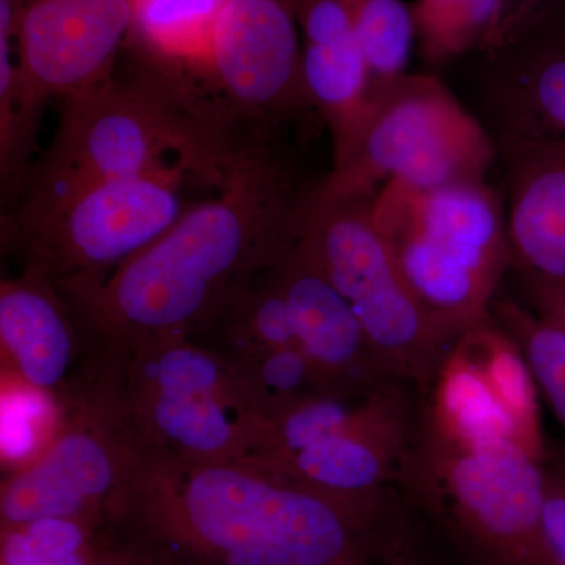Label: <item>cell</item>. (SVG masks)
I'll return each instance as SVG.
<instances>
[{"label":"cell","instance_id":"obj_1","mask_svg":"<svg viewBox=\"0 0 565 565\" xmlns=\"http://www.w3.org/2000/svg\"><path fill=\"white\" fill-rule=\"evenodd\" d=\"M313 193L270 129L253 134L214 199L98 280L55 286L109 366L139 349L215 332L230 308L292 250Z\"/></svg>","mask_w":565,"mask_h":565},{"label":"cell","instance_id":"obj_2","mask_svg":"<svg viewBox=\"0 0 565 565\" xmlns=\"http://www.w3.org/2000/svg\"><path fill=\"white\" fill-rule=\"evenodd\" d=\"M106 525L166 565H323L399 552L388 494L341 497L253 462H189L136 444Z\"/></svg>","mask_w":565,"mask_h":565},{"label":"cell","instance_id":"obj_3","mask_svg":"<svg viewBox=\"0 0 565 565\" xmlns=\"http://www.w3.org/2000/svg\"><path fill=\"white\" fill-rule=\"evenodd\" d=\"M206 107L151 74L63 99L61 125L29 181L170 177L221 189L247 147ZM25 182V184H28Z\"/></svg>","mask_w":565,"mask_h":565},{"label":"cell","instance_id":"obj_4","mask_svg":"<svg viewBox=\"0 0 565 565\" xmlns=\"http://www.w3.org/2000/svg\"><path fill=\"white\" fill-rule=\"evenodd\" d=\"M371 214L405 285L446 343L490 319L512 263L504 199L489 182L434 191L386 182Z\"/></svg>","mask_w":565,"mask_h":565},{"label":"cell","instance_id":"obj_5","mask_svg":"<svg viewBox=\"0 0 565 565\" xmlns=\"http://www.w3.org/2000/svg\"><path fill=\"white\" fill-rule=\"evenodd\" d=\"M544 456L512 440H459L419 426L399 478L470 565H553L541 531Z\"/></svg>","mask_w":565,"mask_h":565},{"label":"cell","instance_id":"obj_6","mask_svg":"<svg viewBox=\"0 0 565 565\" xmlns=\"http://www.w3.org/2000/svg\"><path fill=\"white\" fill-rule=\"evenodd\" d=\"M184 180H40L10 218L24 270L63 282L98 280L154 243L184 214Z\"/></svg>","mask_w":565,"mask_h":565},{"label":"cell","instance_id":"obj_7","mask_svg":"<svg viewBox=\"0 0 565 565\" xmlns=\"http://www.w3.org/2000/svg\"><path fill=\"white\" fill-rule=\"evenodd\" d=\"M498 159L493 134L444 82L405 74L375 102L355 150L315 199H373L386 182L422 191L487 182Z\"/></svg>","mask_w":565,"mask_h":565},{"label":"cell","instance_id":"obj_8","mask_svg":"<svg viewBox=\"0 0 565 565\" xmlns=\"http://www.w3.org/2000/svg\"><path fill=\"white\" fill-rule=\"evenodd\" d=\"M371 202L313 193L299 245L351 305L386 377L430 384L451 345L405 285Z\"/></svg>","mask_w":565,"mask_h":565},{"label":"cell","instance_id":"obj_9","mask_svg":"<svg viewBox=\"0 0 565 565\" xmlns=\"http://www.w3.org/2000/svg\"><path fill=\"white\" fill-rule=\"evenodd\" d=\"M131 25L129 0H25L17 81L0 82V129L36 134L50 99L110 79Z\"/></svg>","mask_w":565,"mask_h":565},{"label":"cell","instance_id":"obj_10","mask_svg":"<svg viewBox=\"0 0 565 565\" xmlns=\"http://www.w3.org/2000/svg\"><path fill=\"white\" fill-rule=\"evenodd\" d=\"M76 418L44 455L2 484V527L50 516L106 522L111 498L120 489L134 455V435L110 390L93 384L81 397Z\"/></svg>","mask_w":565,"mask_h":565},{"label":"cell","instance_id":"obj_11","mask_svg":"<svg viewBox=\"0 0 565 565\" xmlns=\"http://www.w3.org/2000/svg\"><path fill=\"white\" fill-rule=\"evenodd\" d=\"M430 384L424 426L459 440H512L544 456L537 386L493 316L449 348Z\"/></svg>","mask_w":565,"mask_h":565},{"label":"cell","instance_id":"obj_12","mask_svg":"<svg viewBox=\"0 0 565 565\" xmlns=\"http://www.w3.org/2000/svg\"><path fill=\"white\" fill-rule=\"evenodd\" d=\"M296 20L292 7L282 0H228L223 7L204 84L226 125L247 120L273 128L313 109L305 88Z\"/></svg>","mask_w":565,"mask_h":565},{"label":"cell","instance_id":"obj_13","mask_svg":"<svg viewBox=\"0 0 565 565\" xmlns=\"http://www.w3.org/2000/svg\"><path fill=\"white\" fill-rule=\"evenodd\" d=\"M497 50L478 84L494 139L565 141V0Z\"/></svg>","mask_w":565,"mask_h":565},{"label":"cell","instance_id":"obj_14","mask_svg":"<svg viewBox=\"0 0 565 565\" xmlns=\"http://www.w3.org/2000/svg\"><path fill=\"white\" fill-rule=\"evenodd\" d=\"M511 267L527 288L565 285V141L494 139Z\"/></svg>","mask_w":565,"mask_h":565},{"label":"cell","instance_id":"obj_15","mask_svg":"<svg viewBox=\"0 0 565 565\" xmlns=\"http://www.w3.org/2000/svg\"><path fill=\"white\" fill-rule=\"evenodd\" d=\"M106 382L136 440L189 462L250 455L263 422L247 394L159 393Z\"/></svg>","mask_w":565,"mask_h":565},{"label":"cell","instance_id":"obj_16","mask_svg":"<svg viewBox=\"0 0 565 565\" xmlns=\"http://www.w3.org/2000/svg\"><path fill=\"white\" fill-rule=\"evenodd\" d=\"M274 277L291 308L300 349L327 388H360L390 379L351 305L302 250L299 241L274 267Z\"/></svg>","mask_w":565,"mask_h":565},{"label":"cell","instance_id":"obj_17","mask_svg":"<svg viewBox=\"0 0 565 565\" xmlns=\"http://www.w3.org/2000/svg\"><path fill=\"white\" fill-rule=\"evenodd\" d=\"M412 438L411 414L399 394L352 429L278 462L247 459L323 492L341 497H384L388 494L390 482L401 476Z\"/></svg>","mask_w":565,"mask_h":565},{"label":"cell","instance_id":"obj_18","mask_svg":"<svg viewBox=\"0 0 565 565\" xmlns=\"http://www.w3.org/2000/svg\"><path fill=\"white\" fill-rule=\"evenodd\" d=\"M77 323L47 278L24 270L0 286V340L25 385L62 393L77 345Z\"/></svg>","mask_w":565,"mask_h":565},{"label":"cell","instance_id":"obj_19","mask_svg":"<svg viewBox=\"0 0 565 565\" xmlns=\"http://www.w3.org/2000/svg\"><path fill=\"white\" fill-rule=\"evenodd\" d=\"M132 25L128 43L143 58L147 74L203 103L212 39L228 0H129Z\"/></svg>","mask_w":565,"mask_h":565},{"label":"cell","instance_id":"obj_20","mask_svg":"<svg viewBox=\"0 0 565 565\" xmlns=\"http://www.w3.org/2000/svg\"><path fill=\"white\" fill-rule=\"evenodd\" d=\"M302 73L308 98L329 126L333 167L343 163L373 114V84L356 36L330 44H305Z\"/></svg>","mask_w":565,"mask_h":565},{"label":"cell","instance_id":"obj_21","mask_svg":"<svg viewBox=\"0 0 565 565\" xmlns=\"http://www.w3.org/2000/svg\"><path fill=\"white\" fill-rule=\"evenodd\" d=\"M225 355L236 367L245 393L263 424L316 393L329 392L313 363L300 348L264 349Z\"/></svg>","mask_w":565,"mask_h":565},{"label":"cell","instance_id":"obj_22","mask_svg":"<svg viewBox=\"0 0 565 565\" xmlns=\"http://www.w3.org/2000/svg\"><path fill=\"white\" fill-rule=\"evenodd\" d=\"M351 9L356 40L370 68L374 104L405 76L414 13L401 0H345Z\"/></svg>","mask_w":565,"mask_h":565},{"label":"cell","instance_id":"obj_23","mask_svg":"<svg viewBox=\"0 0 565 565\" xmlns=\"http://www.w3.org/2000/svg\"><path fill=\"white\" fill-rule=\"evenodd\" d=\"M492 316L519 345L539 393L565 430V333L508 297H498Z\"/></svg>","mask_w":565,"mask_h":565},{"label":"cell","instance_id":"obj_24","mask_svg":"<svg viewBox=\"0 0 565 565\" xmlns=\"http://www.w3.org/2000/svg\"><path fill=\"white\" fill-rule=\"evenodd\" d=\"M500 0H419L414 13L424 54L441 62L459 54L476 40H484L497 17Z\"/></svg>","mask_w":565,"mask_h":565},{"label":"cell","instance_id":"obj_25","mask_svg":"<svg viewBox=\"0 0 565 565\" xmlns=\"http://www.w3.org/2000/svg\"><path fill=\"white\" fill-rule=\"evenodd\" d=\"M541 531L553 565H565V468L546 465Z\"/></svg>","mask_w":565,"mask_h":565},{"label":"cell","instance_id":"obj_26","mask_svg":"<svg viewBox=\"0 0 565 565\" xmlns=\"http://www.w3.org/2000/svg\"><path fill=\"white\" fill-rule=\"evenodd\" d=\"M92 552H55L41 545L21 526L2 527V565H88Z\"/></svg>","mask_w":565,"mask_h":565},{"label":"cell","instance_id":"obj_27","mask_svg":"<svg viewBox=\"0 0 565 565\" xmlns=\"http://www.w3.org/2000/svg\"><path fill=\"white\" fill-rule=\"evenodd\" d=\"M117 541L109 545L107 542H95L88 565H163L158 557L132 544L128 539L117 534Z\"/></svg>","mask_w":565,"mask_h":565},{"label":"cell","instance_id":"obj_28","mask_svg":"<svg viewBox=\"0 0 565 565\" xmlns=\"http://www.w3.org/2000/svg\"><path fill=\"white\" fill-rule=\"evenodd\" d=\"M527 294L531 310L565 333V285L553 288H527Z\"/></svg>","mask_w":565,"mask_h":565},{"label":"cell","instance_id":"obj_29","mask_svg":"<svg viewBox=\"0 0 565 565\" xmlns=\"http://www.w3.org/2000/svg\"><path fill=\"white\" fill-rule=\"evenodd\" d=\"M412 563H414V556L411 553H403V555L364 557V559L340 561V563L323 565H411Z\"/></svg>","mask_w":565,"mask_h":565},{"label":"cell","instance_id":"obj_30","mask_svg":"<svg viewBox=\"0 0 565 565\" xmlns=\"http://www.w3.org/2000/svg\"><path fill=\"white\" fill-rule=\"evenodd\" d=\"M501 2H503V0H500V3ZM523 2H525V6H523L522 28H520L519 32H522L526 25H530L539 14L544 13L555 0H523Z\"/></svg>","mask_w":565,"mask_h":565},{"label":"cell","instance_id":"obj_31","mask_svg":"<svg viewBox=\"0 0 565 565\" xmlns=\"http://www.w3.org/2000/svg\"><path fill=\"white\" fill-rule=\"evenodd\" d=\"M412 565H441L440 563H437V561H434L433 557L427 555L426 550L422 553V555L418 556V559L415 561ZM470 565V564H465Z\"/></svg>","mask_w":565,"mask_h":565},{"label":"cell","instance_id":"obj_32","mask_svg":"<svg viewBox=\"0 0 565 565\" xmlns=\"http://www.w3.org/2000/svg\"><path fill=\"white\" fill-rule=\"evenodd\" d=\"M282 2L289 3V6H291L294 10V6H296L297 0H282Z\"/></svg>","mask_w":565,"mask_h":565},{"label":"cell","instance_id":"obj_33","mask_svg":"<svg viewBox=\"0 0 565 565\" xmlns=\"http://www.w3.org/2000/svg\"><path fill=\"white\" fill-rule=\"evenodd\" d=\"M561 467L565 468V460L563 462H559Z\"/></svg>","mask_w":565,"mask_h":565}]
</instances>
